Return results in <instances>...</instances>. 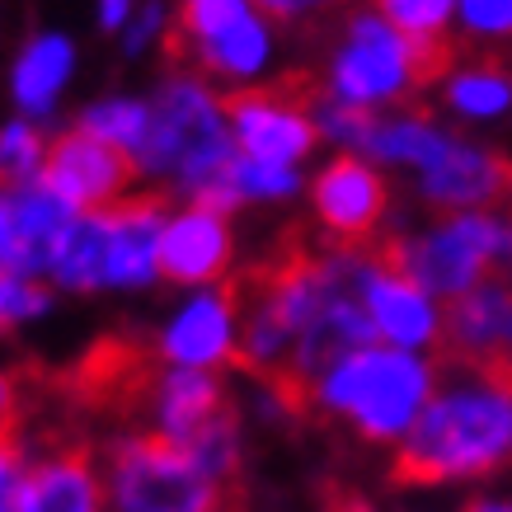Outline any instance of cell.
Segmentation results:
<instances>
[{"mask_svg":"<svg viewBox=\"0 0 512 512\" xmlns=\"http://www.w3.org/2000/svg\"><path fill=\"white\" fill-rule=\"evenodd\" d=\"M461 372V367H451ZM512 466V386L466 372V381L437 390V400L423 404L414 428L404 433L390 484H442L475 480Z\"/></svg>","mask_w":512,"mask_h":512,"instance_id":"1","label":"cell"},{"mask_svg":"<svg viewBox=\"0 0 512 512\" xmlns=\"http://www.w3.org/2000/svg\"><path fill=\"white\" fill-rule=\"evenodd\" d=\"M433 386V367L409 353H390V348H362V353L343 357L339 367L320 381L315 390V409L343 414L362 437L386 442L395 433H409L414 419L423 414Z\"/></svg>","mask_w":512,"mask_h":512,"instance_id":"2","label":"cell"},{"mask_svg":"<svg viewBox=\"0 0 512 512\" xmlns=\"http://www.w3.org/2000/svg\"><path fill=\"white\" fill-rule=\"evenodd\" d=\"M118 512H240L245 489H221L170 433H132L113 447Z\"/></svg>","mask_w":512,"mask_h":512,"instance_id":"3","label":"cell"},{"mask_svg":"<svg viewBox=\"0 0 512 512\" xmlns=\"http://www.w3.org/2000/svg\"><path fill=\"white\" fill-rule=\"evenodd\" d=\"M325 85L306 71L278 76L254 90L221 94V118L235 127L249 160L268 165H292L315 146V113L325 104Z\"/></svg>","mask_w":512,"mask_h":512,"instance_id":"4","label":"cell"},{"mask_svg":"<svg viewBox=\"0 0 512 512\" xmlns=\"http://www.w3.org/2000/svg\"><path fill=\"white\" fill-rule=\"evenodd\" d=\"M329 94L353 109H367V104H381L395 94H423L414 43L400 29H390L386 19L357 15L343 33V47L334 52Z\"/></svg>","mask_w":512,"mask_h":512,"instance_id":"5","label":"cell"},{"mask_svg":"<svg viewBox=\"0 0 512 512\" xmlns=\"http://www.w3.org/2000/svg\"><path fill=\"white\" fill-rule=\"evenodd\" d=\"M390 212L386 179L357 156L329 160L315 179V217H320V240L329 249L362 254L381 240V221Z\"/></svg>","mask_w":512,"mask_h":512,"instance_id":"6","label":"cell"},{"mask_svg":"<svg viewBox=\"0 0 512 512\" xmlns=\"http://www.w3.org/2000/svg\"><path fill=\"white\" fill-rule=\"evenodd\" d=\"M38 179L62 202H71L76 212H104L137 179V160L118 151L113 141H99L85 127H76V132H62L47 146Z\"/></svg>","mask_w":512,"mask_h":512,"instance_id":"7","label":"cell"},{"mask_svg":"<svg viewBox=\"0 0 512 512\" xmlns=\"http://www.w3.org/2000/svg\"><path fill=\"white\" fill-rule=\"evenodd\" d=\"M423 193L437 207L512 217V156L484 151V146H466V141L451 137L447 151L423 170Z\"/></svg>","mask_w":512,"mask_h":512,"instance_id":"8","label":"cell"},{"mask_svg":"<svg viewBox=\"0 0 512 512\" xmlns=\"http://www.w3.org/2000/svg\"><path fill=\"white\" fill-rule=\"evenodd\" d=\"M165 212H170V193H137V198H118L104 207V226H109V268H104V287H146L160 273V235H165Z\"/></svg>","mask_w":512,"mask_h":512,"instance_id":"9","label":"cell"},{"mask_svg":"<svg viewBox=\"0 0 512 512\" xmlns=\"http://www.w3.org/2000/svg\"><path fill=\"white\" fill-rule=\"evenodd\" d=\"M156 264L160 278L170 282H188V287L217 282L231 268V226H226V217L207 212V207H188L184 217L165 226Z\"/></svg>","mask_w":512,"mask_h":512,"instance_id":"10","label":"cell"},{"mask_svg":"<svg viewBox=\"0 0 512 512\" xmlns=\"http://www.w3.org/2000/svg\"><path fill=\"white\" fill-rule=\"evenodd\" d=\"M104 484L94 475V456L85 442L47 451L19 480V512H99Z\"/></svg>","mask_w":512,"mask_h":512,"instance_id":"11","label":"cell"},{"mask_svg":"<svg viewBox=\"0 0 512 512\" xmlns=\"http://www.w3.org/2000/svg\"><path fill=\"white\" fill-rule=\"evenodd\" d=\"M235 348V287L221 282L217 292L198 296L179 320L170 325L160 353L179 362V367H212V362H231Z\"/></svg>","mask_w":512,"mask_h":512,"instance_id":"12","label":"cell"},{"mask_svg":"<svg viewBox=\"0 0 512 512\" xmlns=\"http://www.w3.org/2000/svg\"><path fill=\"white\" fill-rule=\"evenodd\" d=\"M226 414H235V404L207 367H170L156 404L160 433H170L174 442H193L202 428H212Z\"/></svg>","mask_w":512,"mask_h":512,"instance_id":"13","label":"cell"},{"mask_svg":"<svg viewBox=\"0 0 512 512\" xmlns=\"http://www.w3.org/2000/svg\"><path fill=\"white\" fill-rule=\"evenodd\" d=\"M367 311H372L376 334H386L400 348L437 343V315L423 287H414L409 278H395V273H381L367 264Z\"/></svg>","mask_w":512,"mask_h":512,"instance_id":"14","label":"cell"},{"mask_svg":"<svg viewBox=\"0 0 512 512\" xmlns=\"http://www.w3.org/2000/svg\"><path fill=\"white\" fill-rule=\"evenodd\" d=\"M104 268H109V226H104V212H80L66 226L47 273L62 282V287L90 292V287H104Z\"/></svg>","mask_w":512,"mask_h":512,"instance_id":"15","label":"cell"},{"mask_svg":"<svg viewBox=\"0 0 512 512\" xmlns=\"http://www.w3.org/2000/svg\"><path fill=\"white\" fill-rule=\"evenodd\" d=\"M66 76H71V43L57 33H43L24 47V57L15 66V99L29 113H47Z\"/></svg>","mask_w":512,"mask_h":512,"instance_id":"16","label":"cell"},{"mask_svg":"<svg viewBox=\"0 0 512 512\" xmlns=\"http://www.w3.org/2000/svg\"><path fill=\"white\" fill-rule=\"evenodd\" d=\"M447 132H437V127L428 123H409V118H400V123H376V132L367 137V151L381 160H404V165H419V170H428L442 151H447Z\"/></svg>","mask_w":512,"mask_h":512,"instance_id":"17","label":"cell"},{"mask_svg":"<svg viewBox=\"0 0 512 512\" xmlns=\"http://www.w3.org/2000/svg\"><path fill=\"white\" fill-rule=\"evenodd\" d=\"M447 99L456 109L475 113V118H489V113H503L512 104V80L494 57H480V62L466 66L461 76L447 80Z\"/></svg>","mask_w":512,"mask_h":512,"instance_id":"18","label":"cell"},{"mask_svg":"<svg viewBox=\"0 0 512 512\" xmlns=\"http://www.w3.org/2000/svg\"><path fill=\"white\" fill-rule=\"evenodd\" d=\"M146 123H151V109H141V104H127V99H113V104H99L80 118V127L99 141H113L118 151L137 160L141 141H146Z\"/></svg>","mask_w":512,"mask_h":512,"instance_id":"19","label":"cell"},{"mask_svg":"<svg viewBox=\"0 0 512 512\" xmlns=\"http://www.w3.org/2000/svg\"><path fill=\"white\" fill-rule=\"evenodd\" d=\"M43 156H47V146H43V137H38V127L10 123L0 132V188L15 193L19 184H33Z\"/></svg>","mask_w":512,"mask_h":512,"instance_id":"20","label":"cell"},{"mask_svg":"<svg viewBox=\"0 0 512 512\" xmlns=\"http://www.w3.org/2000/svg\"><path fill=\"white\" fill-rule=\"evenodd\" d=\"M372 5L386 15L390 29H400L404 38L433 43V38H447V19L456 0H372Z\"/></svg>","mask_w":512,"mask_h":512,"instance_id":"21","label":"cell"},{"mask_svg":"<svg viewBox=\"0 0 512 512\" xmlns=\"http://www.w3.org/2000/svg\"><path fill=\"white\" fill-rule=\"evenodd\" d=\"M24 423H29V376L0 372V451L24 456Z\"/></svg>","mask_w":512,"mask_h":512,"instance_id":"22","label":"cell"},{"mask_svg":"<svg viewBox=\"0 0 512 512\" xmlns=\"http://www.w3.org/2000/svg\"><path fill=\"white\" fill-rule=\"evenodd\" d=\"M235 188H240V198H282V193L296 188V174H292V165H268V160L240 156Z\"/></svg>","mask_w":512,"mask_h":512,"instance_id":"23","label":"cell"},{"mask_svg":"<svg viewBox=\"0 0 512 512\" xmlns=\"http://www.w3.org/2000/svg\"><path fill=\"white\" fill-rule=\"evenodd\" d=\"M47 311V287H38L33 278H19V273H5L0 278V320H29V315Z\"/></svg>","mask_w":512,"mask_h":512,"instance_id":"24","label":"cell"},{"mask_svg":"<svg viewBox=\"0 0 512 512\" xmlns=\"http://www.w3.org/2000/svg\"><path fill=\"white\" fill-rule=\"evenodd\" d=\"M470 33H512V0H461Z\"/></svg>","mask_w":512,"mask_h":512,"instance_id":"25","label":"cell"},{"mask_svg":"<svg viewBox=\"0 0 512 512\" xmlns=\"http://www.w3.org/2000/svg\"><path fill=\"white\" fill-rule=\"evenodd\" d=\"M268 19H282V24H296V19H311V15H325L334 10L339 0H254Z\"/></svg>","mask_w":512,"mask_h":512,"instance_id":"26","label":"cell"},{"mask_svg":"<svg viewBox=\"0 0 512 512\" xmlns=\"http://www.w3.org/2000/svg\"><path fill=\"white\" fill-rule=\"evenodd\" d=\"M325 512H376V508L362 494H353V489H329V494H325Z\"/></svg>","mask_w":512,"mask_h":512,"instance_id":"27","label":"cell"},{"mask_svg":"<svg viewBox=\"0 0 512 512\" xmlns=\"http://www.w3.org/2000/svg\"><path fill=\"white\" fill-rule=\"evenodd\" d=\"M19 451H0V494H10V489H19Z\"/></svg>","mask_w":512,"mask_h":512,"instance_id":"28","label":"cell"},{"mask_svg":"<svg viewBox=\"0 0 512 512\" xmlns=\"http://www.w3.org/2000/svg\"><path fill=\"white\" fill-rule=\"evenodd\" d=\"M99 19H104L109 29H118L127 19V0H99Z\"/></svg>","mask_w":512,"mask_h":512,"instance_id":"29","label":"cell"},{"mask_svg":"<svg viewBox=\"0 0 512 512\" xmlns=\"http://www.w3.org/2000/svg\"><path fill=\"white\" fill-rule=\"evenodd\" d=\"M480 376H489V381H503V386H512V357H508V362H494V367H484Z\"/></svg>","mask_w":512,"mask_h":512,"instance_id":"30","label":"cell"},{"mask_svg":"<svg viewBox=\"0 0 512 512\" xmlns=\"http://www.w3.org/2000/svg\"><path fill=\"white\" fill-rule=\"evenodd\" d=\"M461 512H512V503H494V498H475V503H466Z\"/></svg>","mask_w":512,"mask_h":512,"instance_id":"31","label":"cell"},{"mask_svg":"<svg viewBox=\"0 0 512 512\" xmlns=\"http://www.w3.org/2000/svg\"><path fill=\"white\" fill-rule=\"evenodd\" d=\"M0 329H5V320H0Z\"/></svg>","mask_w":512,"mask_h":512,"instance_id":"32","label":"cell"}]
</instances>
